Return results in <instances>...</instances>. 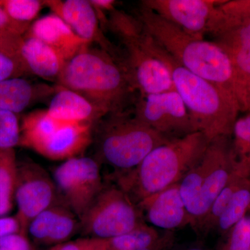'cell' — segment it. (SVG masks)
Masks as SVG:
<instances>
[{"mask_svg":"<svg viewBox=\"0 0 250 250\" xmlns=\"http://www.w3.org/2000/svg\"><path fill=\"white\" fill-rule=\"evenodd\" d=\"M51 92L45 85L31 84L21 77L0 82V109L21 113L39 97Z\"/></svg>","mask_w":250,"mask_h":250,"instance_id":"21","label":"cell"},{"mask_svg":"<svg viewBox=\"0 0 250 250\" xmlns=\"http://www.w3.org/2000/svg\"><path fill=\"white\" fill-rule=\"evenodd\" d=\"M54 119L47 110H38L23 118L18 146L35 151L65 124Z\"/></svg>","mask_w":250,"mask_h":250,"instance_id":"22","label":"cell"},{"mask_svg":"<svg viewBox=\"0 0 250 250\" xmlns=\"http://www.w3.org/2000/svg\"><path fill=\"white\" fill-rule=\"evenodd\" d=\"M154 55L170 72L174 88L187 106L198 131L210 141L218 136H232L241 113L232 93L192 73L173 58L151 36Z\"/></svg>","mask_w":250,"mask_h":250,"instance_id":"2","label":"cell"},{"mask_svg":"<svg viewBox=\"0 0 250 250\" xmlns=\"http://www.w3.org/2000/svg\"><path fill=\"white\" fill-rule=\"evenodd\" d=\"M21 55L29 72L45 80H58L66 63L52 47L35 38H24Z\"/></svg>","mask_w":250,"mask_h":250,"instance_id":"20","label":"cell"},{"mask_svg":"<svg viewBox=\"0 0 250 250\" xmlns=\"http://www.w3.org/2000/svg\"><path fill=\"white\" fill-rule=\"evenodd\" d=\"M179 250H213L205 246L202 241L189 244L188 246H184V248H179Z\"/></svg>","mask_w":250,"mask_h":250,"instance_id":"40","label":"cell"},{"mask_svg":"<svg viewBox=\"0 0 250 250\" xmlns=\"http://www.w3.org/2000/svg\"><path fill=\"white\" fill-rule=\"evenodd\" d=\"M80 233V220L66 206L49 207L31 220L27 235L34 246L52 248Z\"/></svg>","mask_w":250,"mask_h":250,"instance_id":"14","label":"cell"},{"mask_svg":"<svg viewBox=\"0 0 250 250\" xmlns=\"http://www.w3.org/2000/svg\"><path fill=\"white\" fill-rule=\"evenodd\" d=\"M95 125V159L113 172L134 168L153 149L172 141L124 111L109 113Z\"/></svg>","mask_w":250,"mask_h":250,"instance_id":"6","label":"cell"},{"mask_svg":"<svg viewBox=\"0 0 250 250\" xmlns=\"http://www.w3.org/2000/svg\"><path fill=\"white\" fill-rule=\"evenodd\" d=\"M133 116L169 140L198 131L176 90L140 95L135 103Z\"/></svg>","mask_w":250,"mask_h":250,"instance_id":"9","label":"cell"},{"mask_svg":"<svg viewBox=\"0 0 250 250\" xmlns=\"http://www.w3.org/2000/svg\"><path fill=\"white\" fill-rule=\"evenodd\" d=\"M106 23L125 47L123 66L134 90L140 95L175 90L170 72L153 52L150 34L136 16L114 8Z\"/></svg>","mask_w":250,"mask_h":250,"instance_id":"5","label":"cell"},{"mask_svg":"<svg viewBox=\"0 0 250 250\" xmlns=\"http://www.w3.org/2000/svg\"><path fill=\"white\" fill-rule=\"evenodd\" d=\"M58 81L106 116L124 111L134 90L121 62L104 49L88 45L65 63Z\"/></svg>","mask_w":250,"mask_h":250,"instance_id":"3","label":"cell"},{"mask_svg":"<svg viewBox=\"0 0 250 250\" xmlns=\"http://www.w3.org/2000/svg\"><path fill=\"white\" fill-rule=\"evenodd\" d=\"M29 24L30 23L19 22L11 19L0 5V31L22 36L29 30Z\"/></svg>","mask_w":250,"mask_h":250,"instance_id":"36","label":"cell"},{"mask_svg":"<svg viewBox=\"0 0 250 250\" xmlns=\"http://www.w3.org/2000/svg\"><path fill=\"white\" fill-rule=\"evenodd\" d=\"M90 2L96 11L100 10V11H106L108 12L114 9L115 4H116V1L113 0H91Z\"/></svg>","mask_w":250,"mask_h":250,"instance_id":"39","label":"cell"},{"mask_svg":"<svg viewBox=\"0 0 250 250\" xmlns=\"http://www.w3.org/2000/svg\"><path fill=\"white\" fill-rule=\"evenodd\" d=\"M43 4L48 6L54 14L62 18L79 37L88 43L97 41L104 50L120 62V54L103 35L98 24L96 10L86 0H47Z\"/></svg>","mask_w":250,"mask_h":250,"instance_id":"15","label":"cell"},{"mask_svg":"<svg viewBox=\"0 0 250 250\" xmlns=\"http://www.w3.org/2000/svg\"><path fill=\"white\" fill-rule=\"evenodd\" d=\"M47 111L54 119L68 123L96 124L106 116L84 97L64 88L55 94Z\"/></svg>","mask_w":250,"mask_h":250,"instance_id":"19","label":"cell"},{"mask_svg":"<svg viewBox=\"0 0 250 250\" xmlns=\"http://www.w3.org/2000/svg\"><path fill=\"white\" fill-rule=\"evenodd\" d=\"M246 178L250 177H244L236 170L235 171L228 184L219 193L214 201L212 202L199 226L196 233L197 236L205 237L212 231H215L219 219L226 209L235 192Z\"/></svg>","mask_w":250,"mask_h":250,"instance_id":"24","label":"cell"},{"mask_svg":"<svg viewBox=\"0 0 250 250\" xmlns=\"http://www.w3.org/2000/svg\"><path fill=\"white\" fill-rule=\"evenodd\" d=\"M204 179L200 202L199 226L212 202L236 171L231 149V136H222L210 141L202 159Z\"/></svg>","mask_w":250,"mask_h":250,"instance_id":"13","label":"cell"},{"mask_svg":"<svg viewBox=\"0 0 250 250\" xmlns=\"http://www.w3.org/2000/svg\"><path fill=\"white\" fill-rule=\"evenodd\" d=\"M211 35L232 64L233 92L240 111L250 113V21L218 18Z\"/></svg>","mask_w":250,"mask_h":250,"instance_id":"10","label":"cell"},{"mask_svg":"<svg viewBox=\"0 0 250 250\" xmlns=\"http://www.w3.org/2000/svg\"><path fill=\"white\" fill-rule=\"evenodd\" d=\"M27 31V37L35 38L45 42L66 62L89 44L79 37L62 18L54 14L39 18Z\"/></svg>","mask_w":250,"mask_h":250,"instance_id":"18","label":"cell"},{"mask_svg":"<svg viewBox=\"0 0 250 250\" xmlns=\"http://www.w3.org/2000/svg\"><path fill=\"white\" fill-rule=\"evenodd\" d=\"M0 5L11 19L30 23L39 14L43 1L38 0H1Z\"/></svg>","mask_w":250,"mask_h":250,"instance_id":"28","label":"cell"},{"mask_svg":"<svg viewBox=\"0 0 250 250\" xmlns=\"http://www.w3.org/2000/svg\"><path fill=\"white\" fill-rule=\"evenodd\" d=\"M44 250H103V247L100 239L83 237Z\"/></svg>","mask_w":250,"mask_h":250,"instance_id":"35","label":"cell"},{"mask_svg":"<svg viewBox=\"0 0 250 250\" xmlns=\"http://www.w3.org/2000/svg\"><path fill=\"white\" fill-rule=\"evenodd\" d=\"M222 239L218 250H250V211Z\"/></svg>","mask_w":250,"mask_h":250,"instance_id":"29","label":"cell"},{"mask_svg":"<svg viewBox=\"0 0 250 250\" xmlns=\"http://www.w3.org/2000/svg\"><path fill=\"white\" fill-rule=\"evenodd\" d=\"M18 165L15 149L0 150V217L8 215L14 208Z\"/></svg>","mask_w":250,"mask_h":250,"instance_id":"23","label":"cell"},{"mask_svg":"<svg viewBox=\"0 0 250 250\" xmlns=\"http://www.w3.org/2000/svg\"><path fill=\"white\" fill-rule=\"evenodd\" d=\"M0 250H36L27 234L13 233L0 238Z\"/></svg>","mask_w":250,"mask_h":250,"instance_id":"34","label":"cell"},{"mask_svg":"<svg viewBox=\"0 0 250 250\" xmlns=\"http://www.w3.org/2000/svg\"><path fill=\"white\" fill-rule=\"evenodd\" d=\"M100 165L95 159L79 156L54 169L52 177L61 200L79 219L104 186Z\"/></svg>","mask_w":250,"mask_h":250,"instance_id":"8","label":"cell"},{"mask_svg":"<svg viewBox=\"0 0 250 250\" xmlns=\"http://www.w3.org/2000/svg\"><path fill=\"white\" fill-rule=\"evenodd\" d=\"M210 141L201 131L172 140L153 149L134 168L113 172L112 181L136 204L179 183L202 160Z\"/></svg>","mask_w":250,"mask_h":250,"instance_id":"1","label":"cell"},{"mask_svg":"<svg viewBox=\"0 0 250 250\" xmlns=\"http://www.w3.org/2000/svg\"><path fill=\"white\" fill-rule=\"evenodd\" d=\"M222 0H145L141 4L195 39L208 34Z\"/></svg>","mask_w":250,"mask_h":250,"instance_id":"12","label":"cell"},{"mask_svg":"<svg viewBox=\"0 0 250 250\" xmlns=\"http://www.w3.org/2000/svg\"><path fill=\"white\" fill-rule=\"evenodd\" d=\"M250 211V178H246L238 188L220 219L215 231L222 238Z\"/></svg>","mask_w":250,"mask_h":250,"instance_id":"25","label":"cell"},{"mask_svg":"<svg viewBox=\"0 0 250 250\" xmlns=\"http://www.w3.org/2000/svg\"><path fill=\"white\" fill-rule=\"evenodd\" d=\"M18 232L23 233L21 223L16 215L0 217V238L10 233Z\"/></svg>","mask_w":250,"mask_h":250,"instance_id":"38","label":"cell"},{"mask_svg":"<svg viewBox=\"0 0 250 250\" xmlns=\"http://www.w3.org/2000/svg\"><path fill=\"white\" fill-rule=\"evenodd\" d=\"M231 149L236 170L250 178V113L236 120L231 136Z\"/></svg>","mask_w":250,"mask_h":250,"instance_id":"27","label":"cell"},{"mask_svg":"<svg viewBox=\"0 0 250 250\" xmlns=\"http://www.w3.org/2000/svg\"><path fill=\"white\" fill-rule=\"evenodd\" d=\"M217 14L228 21H250V0H223L217 6Z\"/></svg>","mask_w":250,"mask_h":250,"instance_id":"31","label":"cell"},{"mask_svg":"<svg viewBox=\"0 0 250 250\" xmlns=\"http://www.w3.org/2000/svg\"><path fill=\"white\" fill-rule=\"evenodd\" d=\"M93 139V124L65 123L35 152L49 160H70L84 152Z\"/></svg>","mask_w":250,"mask_h":250,"instance_id":"17","label":"cell"},{"mask_svg":"<svg viewBox=\"0 0 250 250\" xmlns=\"http://www.w3.org/2000/svg\"><path fill=\"white\" fill-rule=\"evenodd\" d=\"M23 41L24 37L22 36L0 31V52L21 61L24 63L21 55V47Z\"/></svg>","mask_w":250,"mask_h":250,"instance_id":"33","label":"cell"},{"mask_svg":"<svg viewBox=\"0 0 250 250\" xmlns=\"http://www.w3.org/2000/svg\"><path fill=\"white\" fill-rule=\"evenodd\" d=\"M29 72L24 62L0 52V82L18 78Z\"/></svg>","mask_w":250,"mask_h":250,"instance_id":"32","label":"cell"},{"mask_svg":"<svg viewBox=\"0 0 250 250\" xmlns=\"http://www.w3.org/2000/svg\"><path fill=\"white\" fill-rule=\"evenodd\" d=\"M163 232L147 223L120 236L101 240L103 250H133L146 248L155 243Z\"/></svg>","mask_w":250,"mask_h":250,"instance_id":"26","label":"cell"},{"mask_svg":"<svg viewBox=\"0 0 250 250\" xmlns=\"http://www.w3.org/2000/svg\"><path fill=\"white\" fill-rule=\"evenodd\" d=\"M138 205L146 223L154 228L174 231L190 227L191 220L179 192V183L147 197Z\"/></svg>","mask_w":250,"mask_h":250,"instance_id":"16","label":"cell"},{"mask_svg":"<svg viewBox=\"0 0 250 250\" xmlns=\"http://www.w3.org/2000/svg\"><path fill=\"white\" fill-rule=\"evenodd\" d=\"M80 220L81 235L98 239L120 236L147 223L139 205L115 184H104Z\"/></svg>","mask_w":250,"mask_h":250,"instance_id":"7","label":"cell"},{"mask_svg":"<svg viewBox=\"0 0 250 250\" xmlns=\"http://www.w3.org/2000/svg\"><path fill=\"white\" fill-rule=\"evenodd\" d=\"M136 16L154 40L181 65L234 95L232 64L216 42L189 36L141 4Z\"/></svg>","mask_w":250,"mask_h":250,"instance_id":"4","label":"cell"},{"mask_svg":"<svg viewBox=\"0 0 250 250\" xmlns=\"http://www.w3.org/2000/svg\"><path fill=\"white\" fill-rule=\"evenodd\" d=\"M15 203L17 206L15 215L26 234L29 223L39 213L62 204L52 176L39 164L28 160L18 161Z\"/></svg>","mask_w":250,"mask_h":250,"instance_id":"11","label":"cell"},{"mask_svg":"<svg viewBox=\"0 0 250 250\" xmlns=\"http://www.w3.org/2000/svg\"><path fill=\"white\" fill-rule=\"evenodd\" d=\"M21 136V124L18 114L0 109V150L15 149Z\"/></svg>","mask_w":250,"mask_h":250,"instance_id":"30","label":"cell"},{"mask_svg":"<svg viewBox=\"0 0 250 250\" xmlns=\"http://www.w3.org/2000/svg\"><path fill=\"white\" fill-rule=\"evenodd\" d=\"M175 241L174 231H164L160 238L151 246L133 250H172L175 244Z\"/></svg>","mask_w":250,"mask_h":250,"instance_id":"37","label":"cell"}]
</instances>
